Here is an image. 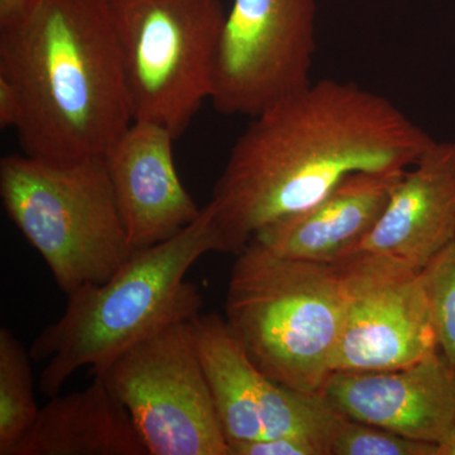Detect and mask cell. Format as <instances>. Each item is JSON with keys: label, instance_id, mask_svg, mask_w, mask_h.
<instances>
[{"label": "cell", "instance_id": "4", "mask_svg": "<svg viewBox=\"0 0 455 455\" xmlns=\"http://www.w3.org/2000/svg\"><path fill=\"white\" fill-rule=\"evenodd\" d=\"M352 268L283 259L250 243L236 254L226 320L248 357L272 381L323 395L350 300Z\"/></svg>", "mask_w": 455, "mask_h": 455}, {"label": "cell", "instance_id": "16", "mask_svg": "<svg viewBox=\"0 0 455 455\" xmlns=\"http://www.w3.org/2000/svg\"><path fill=\"white\" fill-rule=\"evenodd\" d=\"M31 355L8 329H0V455L11 454L37 419Z\"/></svg>", "mask_w": 455, "mask_h": 455}, {"label": "cell", "instance_id": "5", "mask_svg": "<svg viewBox=\"0 0 455 455\" xmlns=\"http://www.w3.org/2000/svg\"><path fill=\"white\" fill-rule=\"evenodd\" d=\"M0 196L9 220L66 295L107 283L136 252L104 157L55 164L25 154L5 156Z\"/></svg>", "mask_w": 455, "mask_h": 455}, {"label": "cell", "instance_id": "3", "mask_svg": "<svg viewBox=\"0 0 455 455\" xmlns=\"http://www.w3.org/2000/svg\"><path fill=\"white\" fill-rule=\"evenodd\" d=\"M221 252L211 204L178 235L136 251L107 283L68 295L64 314L32 341L33 361H46L40 390L57 396L84 367L101 372L152 335L200 314L203 298L187 281L206 253Z\"/></svg>", "mask_w": 455, "mask_h": 455}, {"label": "cell", "instance_id": "1", "mask_svg": "<svg viewBox=\"0 0 455 455\" xmlns=\"http://www.w3.org/2000/svg\"><path fill=\"white\" fill-rule=\"evenodd\" d=\"M433 139L381 94L325 79L296 90L238 137L211 202L221 252L310 208L355 172L406 170Z\"/></svg>", "mask_w": 455, "mask_h": 455}, {"label": "cell", "instance_id": "18", "mask_svg": "<svg viewBox=\"0 0 455 455\" xmlns=\"http://www.w3.org/2000/svg\"><path fill=\"white\" fill-rule=\"evenodd\" d=\"M436 444L406 438L390 430L341 416L331 455H436Z\"/></svg>", "mask_w": 455, "mask_h": 455}, {"label": "cell", "instance_id": "21", "mask_svg": "<svg viewBox=\"0 0 455 455\" xmlns=\"http://www.w3.org/2000/svg\"><path fill=\"white\" fill-rule=\"evenodd\" d=\"M38 2L40 0H0V28L20 22Z\"/></svg>", "mask_w": 455, "mask_h": 455}, {"label": "cell", "instance_id": "7", "mask_svg": "<svg viewBox=\"0 0 455 455\" xmlns=\"http://www.w3.org/2000/svg\"><path fill=\"white\" fill-rule=\"evenodd\" d=\"M100 377L149 455H230L190 323H178L116 358Z\"/></svg>", "mask_w": 455, "mask_h": 455}, {"label": "cell", "instance_id": "6", "mask_svg": "<svg viewBox=\"0 0 455 455\" xmlns=\"http://www.w3.org/2000/svg\"><path fill=\"white\" fill-rule=\"evenodd\" d=\"M124 66L133 121L180 139L211 99L226 23L220 0H104Z\"/></svg>", "mask_w": 455, "mask_h": 455}, {"label": "cell", "instance_id": "17", "mask_svg": "<svg viewBox=\"0 0 455 455\" xmlns=\"http://www.w3.org/2000/svg\"><path fill=\"white\" fill-rule=\"evenodd\" d=\"M439 350L455 368V241L423 269Z\"/></svg>", "mask_w": 455, "mask_h": 455}, {"label": "cell", "instance_id": "8", "mask_svg": "<svg viewBox=\"0 0 455 455\" xmlns=\"http://www.w3.org/2000/svg\"><path fill=\"white\" fill-rule=\"evenodd\" d=\"M317 0H233L211 100L224 116H259L311 83Z\"/></svg>", "mask_w": 455, "mask_h": 455}, {"label": "cell", "instance_id": "9", "mask_svg": "<svg viewBox=\"0 0 455 455\" xmlns=\"http://www.w3.org/2000/svg\"><path fill=\"white\" fill-rule=\"evenodd\" d=\"M190 331L229 449L253 440L299 436L310 440L320 454L331 455L343 414L325 396L291 390L260 372L226 317L199 314Z\"/></svg>", "mask_w": 455, "mask_h": 455}, {"label": "cell", "instance_id": "2", "mask_svg": "<svg viewBox=\"0 0 455 455\" xmlns=\"http://www.w3.org/2000/svg\"><path fill=\"white\" fill-rule=\"evenodd\" d=\"M0 76L16 89L23 154L55 164L103 157L133 123L104 0H40L0 28Z\"/></svg>", "mask_w": 455, "mask_h": 455}, {"label": "cell", "instance_id": "13", "mask_svg": "<svg viewBox=\"0 0 455 455\" xmlns=\"http://www.w3.org/2000/svg\"><path fill=\"white\" fill-rule=\"evenodd\" d=\"M455 241V140H433L392 188L372 232L352 257L423 271Z\"/></svg>", "mask_w": 455, "mask_h": 455}, {"label": "cell", "instance_id": "19", "mask_svg": "<svg viewBox=\"0 0 455 455\" xmlns=\"http://www.w3.org/2000/svg\"><path fill=\"white\" fill-rule=\"evenodd\" d=\"M230 455H322L310 440L299 436L253 440L230 447Z\"/></svg>", "mask_w": 455, "mask_h": 455}, {"label": "cell", "instance_id": "15", "mask_svg": "<svg viewBox=\"0 0 455 455\" xmlns=\"http://www.w3.org/2000/svg\"><path fill=\"white\" fill-rule=\"evenodd\" d=\"M9 455H149L136 425L100 377L51 397Z\"/></svg>", "mask_w": 455, "mask_h": 455}, {"label": "cell", "instance_id": "11", "mask_svg": "<svg viewBox=\"0 0 455 455\" xmlns=\"http://www.w3.org/2000/svg\"><path fill=\"white\" fill-rule=\"evenodd\" d=\"M173 140L163 125L133 121L103 156L134 251L169 241L202 212L180 180Z\"/></svg>", "mask_w": 455, "mask_h": 455}, {"label": "cell", "instance_id": "10", "mask_svg": "<svg viewBox=\"0 0 455 455\" xmlns=\"http://www.w3.org/2000/svg\"><path fill=\"white\" fill-rule=\"evenodd\" d=\"M350 300L334 372H383L439 353L423 271L350 257Z\"/></svg>", "mask_w": 455, "mask_h": 455}, {"label": "cell", "instance_id": "12", "mask_svg": "<svg viewBox=\"0 0 455 455\" xmlns=\"http://www.w3.org/2000/svg\"><path fill=\"white\" fill-rule=\"evenodd\" d=\"M323 396L347 418L436 447L455 425V368L440 352L400 370L334 372Z\"/></svg>", "mask_w": 455, "mask_h": 455}, {"label": "cell", "instance_id": "22", "mask_svg": "<svg viewBox=\"0 0 455 455\" xmlns=\"http://www.w3.org/2000/svg\"><path fill=\"white\" fill-rule=\"evenodd\" d=\"M436 455H455V425L438 443Z\"/></svg>", "mask_w": 455, "mask_h": 455}, {"label": "cell", "instance_id": "14", "mask_svg": "<svg viewBox=\"0 0 455 455\" xmlns=\"http://www.w3.org/2000/svg\"><path fill=\"white\" fill-rule=\"evenodd\" d=\"M403 171L353 173L310 208L262 228L250 243L283 259L344 262L372 232Z\"/></svg>", "mask_w": 455, "mask_h": 455}, {"label": "cell", "instance_id": "20", "mask_svg": "<svg viewBox=\"0 0 455 455\" xmlns=\"http://www.w3.org/2000/svg\"><path fill=\"white\" fill-rule=\"evenodd\" d=\"M22 118V106L16 89L5 77L0 76V128L14 130Z\"/></svg>", "mask_w": 455, "mask_h": 455}]
</instances>
